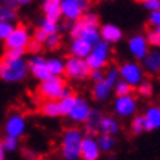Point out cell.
Returning a JSON list of instances; mask_svg holds the SVG:
<instances>
[{"label": "cell", "mask_w": 160, "mask_h": 160, "mask_svg": "<svg viewBox=\"0 0 160 160\" xmlns=\"http://www.w3.org/2000/svg\"><path fill=\"white\" fill-rule=\"evenodd\" d=\"M28 59L2 56L0 59V81L6 84H21L28 78Z\"/></svg>", "instance_id": "cell-1"}, {"label": "cell", "mask_w": 160, "mask_h": 160, "mask_svg": "<svg viewBox=\"0 0 160 160\" xmlns=\"http://www.w3.org/2000/svg\"><path fill=\"white\" fill-rule=\"evenodd\" d=\"M82 19L87 22L88 25H92V27H97L100 28V25H102V21H100V16H98L96 12H87V13L82 16Z\"/></svg>", "instance_id": "cell-39"}, {"label": "cell", "mask_w": 160, "mask_h": 160, "mask_svg": "<svg viewBox=\"0 0 160 160\" xmlns=\"http://www.w3.org/2000/svg\"><path fill=\"white\" fill-rule=\"evenodd\" d=\"M16 21H18V12L0 2V22H16Z\"/></svg>", "instance_id": "cell-28"}, {"label": "cell", "mask_w": 160, "mask_h": 160, "mask_svg": "<svg viewBox=\"0 0 160 160\" xmlns=\"http://www.w3.org/2000/svg\"><path fill=\"white\" fill-rule=\"evenodd\" d=\"M153 92H154V87H153V84L150 81H147L144 79L142 82L137 87V94L142 98H150L153 96Z\"/></svg>", "instance_id": "cell-33"}, {"label": "cell", "mask_w": 160, "mask_h": 160, "mask_svg": "<svg viewBox=\"0 0 160 160\" xmlns=\"http://www.w3.org/2000/svg\"><path fill=\"white\" fill-rule=\"evenodd\" d=\"M40 113L44 118L49 119H56L60 116V110H59V100H43L40 104Z\"/></svg>", "instance_id": "cell-24"}, {"label": "cell", "mask_w": 160, "mask_h": 160, "mask_svg": "<svg viewBox=\"0 0 160 160\" xmlns=\"http://www.w3.org/2000/svg\"><path fill=\"white\" fill-rule=\"evenodd\" d=\"M141 66L144 68L146 73L151 75L160 73V49H150L146 58L141 60Z\"/></svg>", "instance_id": "cell-20"}, {"label": "cell", "mask_w": 160, "mask_h": 160, "mask_svg": "<svg viewBox=\"0 0 160 160\" xmlns=\"http://www.w3.org/2000/svg\"><path fill=\"white\" fill-rule=\"evenodd\" d=\"M66 82L63 77H50L49 79L38 84L37 94L41 100H60Z\"/></svg>", "instance_id": "cell-8"}, {"label": "cell", "mask_w": 160, "mask_h": 160, "mask_svg": "<svg viewBox=\"0 0 160 160\" xmlns=\"http://www.w3.org/2000/svg\"><path fill=\"white\" fill-rule=\"evenodd\" d=\"M137 2H144V0H137Z\"/></svg>", "instance_id": "cell-52"}, {"label": "cell", "mask_w": 160, "mask_h": 160, "mask_svg": "<svg viewBox=\"0 0 160 160\" xmlns=\"http://www.w3.org/2000/svg\"><path fill=\"white\" fill-rule=\"evenodd\" d=\"M28 71L29 75L34 77L38 82L46 81L52 77L49 72V68H47V58L43 56L41 53L31 54L28 58Z\"/></svg>", "instance_id": "cell-14"}, {"label": "cell", "mask_w": 160, "mask_h": 160, "mask_svg": "<svg viewBox=\"0 0 160 160\" xmlns=\"http://www.w3.org/2000/svg\"><path fill=\"white\" fill-rule=\"evenodd\" d=\"M22 157H24L25 160H40L38 159V153L35 150H32V148H22Z\"/></svg>", "instance_id": "cell-46"}, {"label": "cell", "mask_w": 160, "mask_h": 160, "mask_svg": "<svg viewBox=\"0 0 160 160\" xmlns=\"http://www.w3.org/2000/svg\"><path fill=\"white\" fill-rule=\"evenodd\" d=\"M141 5L147 12L160 10V0H144V2H141Z\"/></svg>", "instance_id": "cell-40"}, {"label": "cell", "mask_w": 160, "mask_h": 160, "mask_svg": "<svg viewBox=\"0 0 160 160\" xmlns=\"http://www.w3.org/2000/svg\"><path fill=\"white\" fill-rule=\"evenodd\" d=\"M104 79L115 85L116 81L119 79V66H109L104 71Z\"/></svg>", "instance_id": "cell-38"}, {"label": "cell", "mask_w": 160, "mask_h": 160, "mask_svg": "<svg viewBox=\"0 0 160 160\" xmlns=\"http://www.w3.org/2000/svg\"><path fill=\"white\" fill-rule=\"evenodd\" d=\"M31 40H32L31 29L24 24H16L13 31L3 41V44H5V49H27Z\"/></svg>", "instance_id": "cell-10"}, {"label": "cell", "mask_w": 160, "mask_h": 160, "mask_svg": "<svg viewBox=\"0 0 160 160\" xmlns=\"http://www.w3.org/2000/svg\"><path fill=\"white\" fill-rule=\"evenodd\" d=\"M2 147L5 148L8 153H15V151L19 150V138H16V137H10V135H5L2 138Z\"/></svg>", "instance_id": "cell-29"}, {"label": "cell", "mask_w": 160, "mask_h": 160, "mask_svg": "<svg viewBox=\"0 0 160 160\" xmlns=\"http://www.w3.org/2000/svg\"><path fill=\"white\" fill-rule=\"evenodd\" d=\"M88 79H91L92 84H97L100 81H103L104 79V69H92L90 72V78Z\"/></svg>", "instance_id": "cell-44"}, {"label": "cell", "mask_w": 160, "mask_h": 160, "mask_svg": "<svg viewBox=\"0 0 160 160\" xmlns=\"http://www.w3.org/2000/svg\"><path fill=\"white\" fill-rule=\"evenodd\" d=\"M41 160H53V159H50V157H44V159H41Z\"/></svg>", "instance_id": "cell-50"}, {"label": "cell", "mask_w": 160, "mask_h": 160, "mask_svg": "<svg viewBox=\"0 0 160 160\" xmlns=\"http://www.w3.org/2000/svg\"><path fill=\"white\" fill-rule=\"evenodd\" d=\"M98 2H110V0H98Z\"/></svg>", "instance_id": "cell-51"}, {"label": "cell", "mask_w": 160, "mask_h": 160, "mask_svg": "<svg viewBox=\"0 0 160 160\" xmlns=\"http://www.w3.org/2000/svg\"><path fill=\"white\" fill-rule=\"evenodd\" d=\"M73 94V90L69 85H65V88H63V91H62V97L60 98H63V97H68V96H72Z\"/></svg>", "instance_id": "cell-47"}, {"label": "cell", "mask_w": 160, "mask_h": 160, "mask_svg": "<svg viewBox=\"0 0 160 160\" xmlns=\"http://www.w3.org/2000/svg\"><path fill=\"white\" fill-rule=\"evenodd\" d=\"M103 151L98 146L97 137L94 134H85L81 144V160H100Z\"/></svg>", "instance_id": "cell-15"}, {"label": "cell", "mask_w": 160, "mask_h": 160, "mask_svg": "<svg viewBox=\"0 0 160 160\" xmlns=\"http://www.w3.org/2000/svg\"><path fill=\"white\" fill-rule=\"evenodd\" d=\"M113 113L119 119H131L138 113V98L134 94L119 96L113 100Z\"/></svg>", "instance_id": "cell-9"}, {"label": "cell", "mask_w": 160, "mask_h": 160, "mask_svg": "<svg viewBox=\"0 0 160 160\" xmlns=\"http://www.w3.org/2000/svg\"><path fill=\"white\" fill-rule=\"evenodd\" d=\"M122 125L119 118L112 116V115H104L98 126V134H109V135H115L121 134Z\"/></svg>", "instance_id": "cell-22"}, {"label": "cell", "mask_w": 160, "mask_h": 160, "mask_svg": "<svg viewBox=\"0 0 160 160\" xmlns=\"http://www.w3.org/2000/svg\"><path fill=\"white\" fill-rule=\"evenodd\" d=\"M16 22H0V41L3 43L13 31Z\"/></svg>", "instance_id": "cell-37"}, {"label": "cell", "mask_w": 160, "mask_h": 160, "mask_svg": "<svg viewBox=\"0 0 160 160\" xmlns=\"http://www.w3.org/2000/svg\"><path fill=\"white\" fill-rule=\"evenodd\" d=\"M129 131H131V134L134 137H140L146 132V125H144V118H142V115H138V113H137L135 116L131 118Z\"/></svg>", "instance_id": "cell-27"}, {"label": "cell", "mask_w": 160, "mask_h": 160, "mask_svg": "<svg viewBox=\"0 0 160 160\" xmlns=\"http://www.w3.org/2000/svg\"><path fill=\"white\" fill-rule=\"evenodd\" d=\"M49 37V34L44 31L43 28H40V27H37V28L34 29V32H32V40H35V41H38V43L44 44L46 43V38Z\"/></svg>", "instance_id": "cell-41"}, {"label": "cell", "mask_w": 160, "mask_h": 160, "mask_svg": "<svg viewBox=\"0 0 160 160\" xmlns=\"http://www.w3.org/2000/svg\"><path fill=\"white\" fill-rule=\"evenodd\" d=\"M85 132L78 128L71 126L62 132L59 154L63 160H81V144H82Z\"/></svg>", "instance_id": "cell-2"}, {"label": "cell", "mask_w": 160, "mask_h": 160, "mask_svg": "<svg viewBox=\"0 0 160 160\" xmlns=\"http://www.w3.org/2000/svg\"><path fill=\"white\" fill-rule=\"evenodd\" d=\"M47 68L52 77H63L65 75V59L60 56L47 58Z\"/></svg>", "instance_id": "cell-25"}, {"label": "cell", "mask_w": 160, "mask_h": 160, "mask_svg": "<svg viewBox=\"0 0 160 160\" xmlns=\"http://www.w3.org/2000/svg\"><path fill=\"white\" fill-rule=\"evenodd\" d=\"M92 46L94 44L88 40L82 38V37H77V38H72L71 44H69V54L72 56H77V58H82L87 59V56L91 52Z\"/></svg>", "instance_id": "cell-21"}, {"label": "cell", "mask_w": 160, "mask_h": 160, "mask_svg": "<svg viewBox=\"0 0 160 160\" xmlns=\"http://www.w3.org/2000/svg\"><path fill=\"white\" fill-rule=\"evenodd\" d=\"M97 141H98V146L102 148L103 153H112V151L116 148V137L115 135H109V134H98L97 135Z\"/></svg>", "instance_id": "cell-26"}, {"label": "cell", "mask_w": 160, "mask_h": 160, "mask_svg": "<svg viewBox=\"0 0 160 160\" xmlns=\"http://www.w3.org/2000/svg\"><path fill=\"white\" fill-rule=\"evenodd\" d=\"M69 35H71V38L82 37V38L91 41L92 44H96L98 40H100V28L92 27V25H88L87 22L81 18V19H78L71 24Z\"/></svg>", "instance_id": "cell-11"}, {"label": "cell", "mask_w": 160, "mask_h": 160, "mask_svg": "<svg viewBox=\"0 0 160 160\" xmlns=\"http://www.w3.org/2000/svg\"><path fill=\"white\" fill-rule=\"evenodd\" d=\"M112 94H113V84H110L106 79H103V81H100L97 84H92L91 96L94 102L106 103L110 100Z\"/></svg>", "instance_id": "cell-19"}, {"label": "cell", "mask_w": 160, "mask_h": 160, "mask_svg": "<svg viewBox=\"0 0 160 160\" xmlns=\"http://www.w3.org/2000/svg\"><path fill=\"white\" fill-rule=\"evenodd\" d=\"M43 47H44V44L38 43V41H35V40H31L29 44L27 46V52H29L31 54H38V53H41Z\"/></svg>", "instance_id": "cell-43"}, {"label": "cell", "mask_w": 160, "mask_h": 160, "mask_svg": "<svg viewBox=\"0 0 160 160\" xmlns=\"http://www.w3.org/2000/svg\"><path fill=\"white\" fill-rule=\"evenodd\" d=\"M144 125H146V132H153L160 129V106L157 104H150L144 113Z\"/></svg>", "instance_id": "cell-17"}, {"label": "cell", "mask_w": 160, "mask_h": 160, "mask_svg": "<svg viewBox=\"0 0 160 160\" xmlns=\"http://www.w3.org/2000/svg\"><path fill=\"white\" fill-rule=\"evenodd\" d=\"M112 58V46L106 43L104 40H98L97 43L92 46L91 52L87 56V63L88 66L92 69H106Z\"/></svg>", "instance_id": "cell-4"}, {"label": "cell", "mask_w": 160, "mask_h": 160, "mask_svg": "<svg viewBox=\"0 0 160 160\" xmlns=\"http://www.w3.org/2000/svg\"><path fill=\"white\" fill-rule=\"evenodd\" d=\"M154 29H156V31H157V32H160V25H159V27H156Z\"/></svg>", "instance_id": "cell-49"}, {"label": "cell", "mask_w": 160, "mask_h": 160, "mask_svg": "<svg viewBox=\"0 0 160 160\" xmlns=\"http://www.w3.org/2000/svg\"><path fill=\"white\" fill-rule=\"evenodd\" d=\"M75 100H77V94L73 92L72 96H68V97H63L59 100V110H60V116H65L69 113V110L72 109V106L75 104Z\"/></svg>", "instance_id": "cell-30"}, {"label": "cell", "mask_w": 160, "mask_h": 160, "mask_svg": "<svg viewBox=\"0 0 160 160\" xmlns=\"http://www.w3.org/2000/svg\"><path fill=\"white\" fill-rule=\"evenodd\" d=\"M0 142H2V137H0Z\"/></svg>", "instance_id": "cell-53"}, {"label": "cell", "mask_w": 160, "mask_h": 160, "mask_svg": "<svg viewBox=\"0 0 160 160\" xmlns=\"http://www.w3.org/2000/svg\"><path fill=\"white\" fill-rule=\"evenodd\" d=\"M126 49H128V53L134 60H138L141 62L142 59L146 58V54L150 52V44L146 38V34H132L129 38H128V43H126Z\"/></svg>", "instance_id": "cell-13"}, {"label": "cell", "mask_w": 160, "mask_h": 160, "mask_svg": "<svg viewBox=\"0 0 160 160\" xmlns=\"http://www.w3.org/2000/svg\"><path fill=\"white\" fill-rule=\"evenodd\" d=\"M103 116H104V112L100 107H92L90 112V116L85 122H84V132L85 134H98V126L102 122Z\"/></svg>", "instance_id": "cell-23"}, {"label": "cell", "mask_w": 160, "mask_h": 160, "mask_svg": "<svg viewBox=\"0 0 160 160\" xmlns=\"http://www.w3.org/2000/svg\"><path fill=\"white\" fill-rule=\"evenodd\" d=\"M123 29L116 24L112 22H106V24L100 25V38L104 40L106 43H109L110 46L113 44H119L123 40Z\"/></svg>", "instance_id": "cell-16"}, {"label": "cell", "mask_w": 160, "mask_h": 160, "mask_svg": "<svg viewBox=\"0 0 160 160\" xmlns=\"http://www.w3.org/2000/svg\"><path fill=\"white\" fill-rule=\"evenodd\" d=\"M132 91H134V87L132 85H129L128 82H125V81H122L121 78L116 81V84L113 85V94L116 96V97H119V96H128V94H132Z\"/></svg>", "instance_id": "cell-32"}, {"label": "cell", "mask_w": 160, "mask_h": 160, "mask_svg": "<svg viewBox=\"0 0 160 160\" xmlns=\"http://www.w3.org/2000/svg\"><path fill=\"white\" fill-rule=\"evenodd\" d=\"M91 9V0H62V19L75 22Z\"/></svg>", "instance_id": "cell-7"}, {"label": "cell", "mask_w": 160, "mask_h": 160, "mask_svg": "<svg viewBox=\"0 0 160 160\" xmlns=\"http://www.w3.org/2000/svg\"><path fill=\"white\" fill-rule=\"evenodd\" d=\"M90 72H91V68L88 66L85 59L77 58L72 54H69L65 59V75L63 77L69 81H73V82L87 81L90 78Z\"/></svg>", "instance_id": "cell-3"}, {"label": "cell", "mask_w": 160, "mask_h": 160, "mask_svg": "<svg viewBox=\"0 0 160 160\" xmlns=\"http://www.w3.org/2000/svg\"><path fill=\"white\" fill-rule=\"evenodd\" d=\"M91 109H92L91 103L88 102L87 98L81 97V96H77L75 104H73L72 109H71L69 113L66 115V119H68L72 125H84V122L87 121L88 116H90Z\"/></svg>", "instance_id": "cell-12"}, {"label": "cell", "mask_w": 160, "mask_h": 160, "mask_svg": "<svg viewBox=\"0 0 160 160\" xmlns=\"http://www.w3.org/2000/svg\"><path fill=\"white\" fill-rule=\"evenodd\" d=\"M6 157H8V151L2 147V144H0V160H6Z\"/></svg>", "instance_id": "cell-48"}, {"label": "cell", "mask_w": 160, "mask_h": 160, "mask_svg": "<svg viewBox=\"0 0 160 160\" xmlns=\"http://www.w3.org/2000/svg\"><path fill=\"white\" fill-rule=\"evenodd\" d=\"M3 131H5V135L16 137L21 140L28 131V119L22 112L12 110L5 119Z\"/></svg>", "instance_id": "cell-6"}, {"label": "cell", "mask_w": 160, "mask_h": 160, "mask_svg": "<svg viewBox=\"0 0 160 160\" xmlns=\"http://www.w3.org/2000/svg\"><path fill=\"white\" fill-rule=\"evenodd\" d=\"M3 5H6L8 8H10V9H13V10H21V9H24V8H28L34 0H0Z\"/></svg>", "instance_id": "cell-35"}, {"label": "cell", "mask_w": 160, "mask_h": 160, "mask_svg": "<svg viewBox=\"0 0 160 160\" xmlns=\"http://www.w3.org/2000/svg\"><path fill=\"white\" fill-rule=\"evenodd\" d=\"M41 13L44 18L56 22L62 19V0H41Z\"/></svg>", "instance_id": "cell-18"}, {"label": "cell", "mask_w": 160, "mask_h": 160, "mask_svg": "<svg viewBox=\"0 0 160 160\" xmlns=\"http://www.w3.org/2000/svg\"><path fill=\"white\" fill-rule=\"evenodd\" d=\"M60 46H62V37L59 32L56 34H50L47 38H46V43H44V47L50 52H54V50L60 49Z\"/></svg>", "instance_id": "cell-34"}, {"label": "cell", "mask_w": 160, "mask_h": 160, "mask_svg": "<svg viewBox=\"0 0 160 160\" xmlns=\"http://www.w3.org/2000/svg\"><path fill=\"white\" fill-rule=\"evenodd\" d=\"M146 38L150 44L151 49H160V32H157L154 28H150L146 32Z\"/></svg>", "instance_id": "cell-36"}, {"label": "cell", "mask_w": 160, "mask_h": 160, "mask_svg": "<svg viewBox=\"0 0 160 160\" xmlns=\"http://www.w3.org/2000/svg\"><path fill=\"white\" fill-rule=\"evenodd\" d=\"M27 49H5V56L9 58H24Z\"/></svg>", "instance_id": "cell-45"}, {"label": "cell", "mask_w": 160, "mask_h": 160, "mask_svg": "<svg viewBox=\"0 0 160 160\" xmlns=\"http://www.w3.org/2000/svg\"><path fill=\"white\" fill-rule=\"evenodd\" d=\"M148 25L151 28H156L160 25V10H154V12H148V19H147Z\"/></svg>", "instance_id": "cell-42"}, {"label": "cell", "mask_w": 160, "mask_h": 160, "mask_svg": "<svg viewBox=\"0 0 160 160\" xmlns=\"http://www.w3.org/2000/svg\"><path fill=\"white\" fill-rule=\"evenodd\" d=\"M119 78L137 88L146 79V71L138 60H125L119 65Z\"/></svg>", "instance_id": "cell-5"}, {"label": "cell", "mask_w": 160, "mask_h": 160, "mask_svg": "<svg viewBox=\"0 0 160 160\" xmlns=\"http://www.w3.org/2000/svg\"><path fill=\"white\" fill-rule=\"evenodd\" d=\"M38 27L40 28H43L47 34H56V32H59V29H60V24L59 22H56V21H52V19H47V18H41V19L38 21Z\"/></svg>", "instance_id": "cell-31"}]
</instances>
